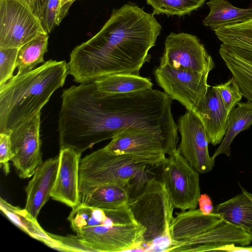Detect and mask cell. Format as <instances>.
<instances>
[{
    "mask_svg": "<svg viewBox=\"0 0 252 252\" xmlns=\"http://www.w3.org/2000/svg\"><path fill=\"white\" fill-rule=\"evenodd\" d=\"M161 30L153 13L135 4L114 9L96 34L72 50L68 74L80 84L116 74H139Z\"/></svg>",
    "mask_w": 252,
    "mask_h": 252,
    "instance_id": "1",
    "label": "cell"
},
{
    "mask_svg": "<svg viewBox=\"0 0 252 252\" xmlns=\"http://www.w3.org/2000/svg\"><path fill=\"white\" fill-rule=\"evenodd\" d=\"M68 74L65 61L49 60L0 87V133L9 134L40 113Z\"/></svg>",
    "mask_w": 252,
    "mask_h": 252,
    "instance_id": "2",
    "label": "cell"
},
{
    "mask_svg": "<svg viewBox=\"0 0 252 252\" xmlns=\"http://www.w3.org/2000/svg\"><path fill=\"white\" fill-rule=\"evenodd\" d=\"M67 220L76 235L93 252L128 251L143 246L145 229L136 221L127 204L99 209L80 203Z\"/></svg>",
    "mask_w": 252,
    "mask_h": 252,
    "instance_id": "3",
    "label": "cell"
},
{
    "mask_svg": "<svg viewBox=\"0 0 252 252\" xmlns=\"http://www.w3.org/2000/svg\"><path fill=\"white\" fill-rule=\"evenodd\" d=\"M148 166L133 156L111 154L104 147L98 149L80 160V194L107 184L132 188L133 180L142 177Z\"/></svg>",
    "mask_w": 252,
    "mask_h": 252,
    "instance_id": "4",
    "label": "cell"
},
{
    "mask_svg": "<svg viewBox=\"0 0 252 252\" xmlns=\"http://www.w3.org/2000/svg\"><path fill=\"white\" fill-rule=\"evenodd\" d=\"M127 205L136 221L145 229L143 246L163 240L169 244L174 208L162 181L155 177L148 180L141 192L130 198Z\"/></svg>",
    "mask_w": 252,
    "mask_h": 252,
    "instance_id": "5",
    "label": "cell"
},
{
    "mask_svg": "<svg viewBox=\"0 0 252 252\" xmlns=\"http://www.w3.org/2000/svg\"><path fill=\"white\" fill-rule=\"evenodd\" d=\"M178 141L160 131L136 127L126 128L116 134L104 147L113 154L134 156L149 166H159L177 147Z\"/></svg>",
    "mask_w": 252,
    "mask_h": 252,
    "instance_id": "6",
    "label": "cell"
},
{
    "mask_svg": "<svg viewBox=\"0 0 252 252\" xmlns=\"http://www.w3.org/2000/svg\"><path fill=\"white\" fill-rule=\"evenodd\" d=\"M163 163L162 182L173 208L195 209L200 196L199 173L175 147Z\"/></svg>",
    "mask_w": 252,
    "mask_h": 252,
    "instance_id": "7",
    "label": "cell"
},
{
    "mask_svg": "<svg viewBox=\"0 0 252 252\" xmlns=\"http://www.w3.org/2000/svg\"><path fill=\"white\" fill-rule=\"evenodd\" d=\"M45 33L39 18L27 5L17 0H0V48H19Z\"/></svg>",
    "mask_w": 252,
    "mask_h": 252,
    "instance_id": "8",
    "label": "cell"
},
{
    "mask_svg": "<svg viewBox=\"0 0 252 252\" xmlns=\"http://www.w3.org/2000/svg\"><path fill=\"white\" fill-rule=\"evenodd\" d=\"M209 74L174 68L169 65L158 66L154 71L157 84L172 100H176L192 111L210 87Z\"/></svg>",
    "mask_w": 252,
    "mask_h": 252,
    "instance_id": "9",
    "label": "cell"
},
{
    "mask_svg": "<svg viewBox=\"0 0 252 252\" xmlns=\"http://www.w3.org/2000/svg\"><path fill=\"white\" fill-rule=\"evenodd\" d=\"M159 66L169 65L209 74L215 64L204 45L195 35L171 32L165 39Z\"/></svg>",
    "mask_w": 252,
    "mask_h": 252,
    "instance_id": "10",
    "label": "cell"
},
{
    "mask_svg": "<svg viewBox=\"0 0 252 252\" xmlns=\"http://www.w3.org/2000/svg\"><path fill=\"white\" fill-rule=\"evenodd\" d=\"M40 112L9 133L14 157L11 160L20 178H29L42 163Z\"/></svg>",
    "mask_w": 252,
    "mask_h": 252,
    "instance_id": "11",
    "label": "cell"
},
{
    "mask_svg": "<svg viewBox=\"0 0 252 252\" xmlns=\"http://www.w3.org/2000/svg\"><path fill=\"white\" fill-rule=\"evenodd\" d=\"M178 126L181 137L178 150L199 173L210 172L215 166V159L209 155V143L201 121L187 110L178 118Z\"/></svg>",
    "mask_w": 252,
    "mask_h": 252,
    "instance_id": "12",
    "label": "cell"
},
{
    "mask_svg": "<svg viewBox=\"0 0 252 252\" xmlns=\"http://www.w3.org/2000/svg\"><path fill=\"white\" fill-rule=\"evenodd\" d=\"M82 153L70 148L60 149L59 164L51 197L74 209L80 204L79 165Z\"/></svg>",
    "mask_w": 252,
    "mask_h": 252,
    "instance_id": "13",
    "label": "cell"
},
{
    "mask_svg": "<svg viewBox=\"0 0 252 252\" xmlns=\"http://www.w3.org/2000/svg\"><path fill=\"white\" fill-rule=\"evenodd\" d=\"M250 233L226 221L197 235L172 248L170 252H213L218 246L234 244L241 246L251 243Z\"/></svg>",
    "mask_w": 252,
    "mask_h": 252,
    "instance_id": "14",
    "label": "cell"
},
{
    "mask_svg": "<svg viewBox=\"0 0 252 252\" xmlns=\"http://www.w3.org/2000/svg\"><path fill=\"white\" fill-rule=\"evenodd\" d=\"M192 112L201 121L209 143L220 144L227 130L230 112L225 107L216 86L210 87Z\"/></svg>",
    "mask_w": 252,
    "mask_h": 252,
    "instance_id": "15",
    "label": "cell"
},
{
    "mask_svg": "<svg viewBox=\"0 0 252 252\" xmlns=\"http://www.w3.org/2000/svg\"><path fill=\"white\" fill-rule=\"evenodd\" d=\"M59 156L48 158L36 169L26 187V210L35 219L51 197L59 167Z\"/></svg>",
    "mask_w": 252,
    "mask_h": 252,
    "instance_id": "16",
    "label": "cell"
},
{
    "mask_svg": "<svg viewBox=\"0 0 252 252\" xmlns=\"http://www.w3.org/2000/svg\"><path fill=\"white\" fill-rule=\"evenodd\" d=\"M219 53L238 83L243 96L252 102V51L221 43Z\"/></svg>",
    "mask_w": 252,
    "mask_h": 252,
    "instance_id": "17",
    "label": "cell"
},
{
    "mask_svg": "<svg viewBox=\"0 0 252 252\" xmlns=\"http://www.w3.org/2000/svg\"><path fill=\"white\" fill-rule=\"evenodd\" d=\"M132 187L119 185L99 186L80 194V203L99 209H114L127 204Z\"/></svg>",
    "mask_w": 252,
    "mask_h": 252,
    "instance_id": "18",
    "label": "cell"
},
{
    "mask_svg": "<svg viewBox=\"0 0 252 252\" xmlns=\"http://www.w3.org/2000/svg\"><path fill=\"white\" fill-rule=\"evenodd\" d=\"M214 212L249 233L252 232V201L243 192L214 207Z\"/></svg>",
    "mask_w": 252,
    "mask_h": 252,
    "instance_id": "19",
    "label": "cell"
},
{
    "mask_svg": "<svg viewBox=\"0 0 252 252\" xmlns=\"http://www.w3.org/2000/svg\"><path fill=\"white\" fill-rule=\"evenodd\" d=\"M0 209L11 222L31 237L58 250L57 242L40 226L36 219L34 218L25 208L22 209L13 206L0 197Z\"/></svg>",
    "mask_w": 252,
    "mask_h": 252,
    "instance_id": "20",
    "label": "cell"
},
{
    "mask_svg": "<svg viewBox=\"0 0 252 252\" xmlns=\"http://www.w3.org/2000/svg\"><path fill=\"white\" fill-rule=\"evenodd\" d=\"M251 125L252 102L248 100L245 102H239L229 113L226 133L212 158L215 159L221 154L229 157L231 155L230 146L234 138L243 130L248 129Z\"/></svg>",
    "mask_w": 252,
    "mask_h": 252,
    "instance_id": "21",
    "label": "cell"
},
{
    "mask_svg": "<svg viewBox=\"0 0 252 252\" xmlns=\"http://www.w3.org/2000/svg\"><path fill=\"white\" fill-rule=\"evenodd\" d=\"M210 12L203 24L214 32L219 28L239 22L252 15V7H235L227 0H210L207 2Z\"/></svg>",
    "mask_w": 252,
    "mask_h": 252,
    "instance_id": "22",
    "label": "cell"
},
{
    "mask_svg": "<svg viewBox=\"0 0 252 252\" xmlns=\"http://www.w3.org/2000/svg\"><path fill=\"white\" fill-rule=\"evenodd\" d=\"M98 90L103 94H117L151 89L150 78L135 74H116L101 78L95 81Z\"/></svg>",
    "mask_w": 252,
    "mask_h": 252,
    "instance_id": "23",
    "label": "cell"
},
{
    "mask_svg": "<svg viewBox=\"0 0 252 252\" xmlns=\"http://www.w3.org/2000/svg\"><path fill=\"white\" fill-rule=\"evenodd\" d=\"M214 32L221 43L252 51V15L239 22L220 27Z\"/></svg>",
    "mask_w": 252,
    "mask_h": 252,
    "instance_id": "24",
    "label": "cell"
},
{
    "mask_svg": "<svg viewBox=\"0 0 252 252\" xmlns=\"http://www.w3.org/2000/svg\"><path fill=\"white\" fill-rule=\"evenodd\" d=\"M48 33H42L19 48L16 59L17 74L31 71L39 63H45L44 56L48 51Z\"/></svg>",
    "mask_w": 252,
    "mask_h": 252,
    "instance_id": "25",
    "label": "cell"
},
{
    "mask_svg": "<svg viewBox=\"0 0 252 252\" xmlns=\"http://www.w3.org/2000/svg\"><path fill=\"white\" fill-rule=\"evenodd\" d=\"M206 0H146L154 14L179 16L189 14L200 7Z\"/></svg>",
    "mask_w": 252,
    "mask_h": 252,
    "instance_id": "26",
    "label": "cell"
},
{
    "mask_svg": "<svg viewBox=\"0 0 252 252\" xmlns=\"http://www.w3.org/2000/svg\"><path fill=\"white\" fill-rule=\"evenodd\" d=\"M216 87L225 107L230 112L243 97L238 83L232 76L225 83L216 85Z\"/></svg>",
    "mask_w": 252,
    "mask_h": 252,
    "instance_id": "27",
    "label": "cell"
},
{
    "mask_svg": "<svg viewBox=\"0 0 252 252\" xmlns=\"http://www.w3.org/2000/svg\"><path fill=\"white\" fill-rule=\"evenodd\" d=\"M19 48H0V87L13 76Z\"/></svg>",
    "mask_w": 252,
    "mask_h": 252,
    "instance_id": "28",
    "label": "cell"
},
{
    "mask_svg": "<svg viewBox=\"0 0 252 252\" xmlns=\"http://www.w3.org/2000/svg\"><path fill=\"white\" fill-rule=\"evenodd\" d=\"M61 0H44L41 9L40 20L45 31L50 33L57 26L56 19Z\"/></svg>",
    "mask_w": 252,
    "mask_h": 252,
    "instance_id": "29",
    "label": "cell"
},
{
    "mask_svg": "<svg viewBox=\"0 0 252 252\" xmlns=\"http://www.w3.org/2000/svg\"><path fill=\"white\" fill-rule=\"evenodd\" d=\"M58 244V250L66 252H93L87 247L76 235L58 236L49 233Z\"/></svg>",
    "mask_w": 252,
    "mask_h": 252,
    "instance_id": "30",
    "label": "cell"
},
{
    "mask_svg": "<svg viewBox=\"0 0 252 252\" xmlns=\"http://www.w3.org/2000/svg\"><path fill=\"white\" fill-rule=\"evenodd\" d=\"M13 157L9 134L0 133V163L6 175L10 171L9 161Z\"/></svg>",
    "mask_w": 252,
    "mask_h": 252,
    "instance_id": "31",
    "label": "cell"
},
{
    "mask_svg": "<svg viewBox=\"0 0 252 252\" xmlns=\"http://www.w3.org/2000/svg\"><path fill=\"white\" fill-rule=\"evenodd\" d=\"M198 205L199 210L204 214L209 215L214 212V207L212 200L206 193L200 194Z\"/></svg>",
    "mask_w": 252,
    "mask_h": 252,
    "instance_id": "32",
    "label": "cell"
},
{
    "mask_svg": "<svg viewBox=\"0 0 252 252\" xmlns=\"http://www.w3.org/2000/svg\"><path fill=\"white\" fill-rule=\"evenodd\" d=\"M77 0H61L59 10L57 15V26L59 25L62 20L66 16L68 10L74 2Z\"/></svg>",
    "mask_w": 252,
    "mask_h": 252,
    "instance_id": "33",
    "label": "cell"
},
{
    "mask_svg": "<svg viewBox=\"0 0 252 252\" xmlns=\"http://www.w3.org/2000/svg\"><path fill=\"white\" fill-rule=\"evenodd\" d=\"M217 251L228 252H252V246H241L234 244H229L219 246Z\"/></svg>",
    "mask_w": 252,
    "mask_h": 252,
    "instance_id": "34",
    "label": "cell"
},
{
    "mask_svg": "<svg viewBox=\"0 0 252 252\" xmlns=\"http://www.w3.org/2000/svg\"><path fill=\"white\" fill-rule=\"evenodd\" d=\"M29 7L40 19L44 0H17Z\"/></svg>",
    "mask_w": 252,
    "mask_h": 252,
    "instance_id": "35",
    "label": "cell"
},
{
    "mask_svg": "<svg viewBox=\"0 0 252 252\" xmlns=\"http://www.w3.org/2000/svg\"><path fill=\"white\" fill-rule=\"evenodd\" d=\"M239 186H240V188L241 189V191L242 192H244L250 198V199L252 201V193L249 192L248 191H247L246 189H245L240 184H239ZM250 234V236H251V242H252V232Z\"/></svg>",
    "mask_w": 252,
    "mask_h": 252,
    "instance_id": "36",
    "label": "cell"
},
{
    "mask_svg": "<svg viewBox=\"0 0 252 252\" xmlns=\"http://www.w3.org/2000/svg\"></svg>",
    "mask_w": 252,
    "mask_h": 252,
    "instance_id": "37",
    "label": "cell"
}]
</instances>
